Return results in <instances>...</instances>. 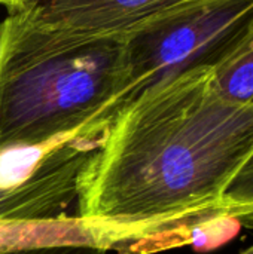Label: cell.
<instances>
[{
  "mask_svg": "<svg viewBox=\"0 0 253 254\" xmlns=\"http://www.w3.org/2000/svg\"><path fill=\"white\" fill-rule=\"evenodd\" d=\"M253 152V109L221 97L212 68L130 100L88 156L76 216L134 235L149 254L197 241L222 217V195Z\"/></svg>",
  "mask_w": 253,
  "mask_h": 254,
  "instance_id": "1",
  "label": "cell"
},
{
  "mask_svg": "<svg viewBox=\"0 0 253 254\" xmlns=\"http://www.w3.org/2000/svg\"><path fill=\"white\" fill-rule=\"evenodd\" d=\"M124 36L72 37L0 24V153L106 129L130 101Z\"/></svg>",
  "mask_w": 253,
  "mask_h": 254,
  "instance_id": "2",
  "label": "cell"
},
{
  "mask_svg": "<svg viewBox=\"0 0 253 254\" xmlns=\"http://www.w3.org/2000/svg\"><path fill=\"white\" fill-rule=\"evenodd\" d=\"M253 25V0H194L125 36L133 100L200 67H215Z\"/></svg>",
  "mask_w": 253,
  "mask_h": 254,
  "instance_id": "3",
  "label": "cell"
},
{
  "mask_svg": "<svg viewBox=\"0 0 253 254\" xmlns=\"http://www.w3.org/2000/svg\"><path fill=\"white\" fill-rule=\"evenodd\" d=\"M103 131L84 129L55 144L21 182L0 186V223H40L66 217L78 198L79 174Z\"/></svg>",
  "mask_w": 253,
  "mask_h": 254,
  "instance_id": "4",
  "label": "cell"
},
{
  "mask_svg": "<svg viewBox=\"0 0 253 254\" xmlns=\"http://www.w3.org/2000/svg\"><path fill=\"white\" fill-rule=\"evenodd\" d=\"M194 0H27L10 10L33 28L72 37L127 36Z\"/></svg>",
  "mask_w": 253,
  "mask_h": 254,
  "instance_id": "5",
  "label": "cell"
},
{
  "mask_svg": "<svg viewBox=\"0 0 253 254\" xmlns=\"http://www.w3.org/2000/svg\"><path fill=\"white\" fill-rule=\"evenodd\" d=\"M212 83L225 100L253 109V25L233 52L212 67Z\"/></svg>",
  "mask_w": 253,
  "mask_h": 254,
  "instance_id": "6",
  "label": "cell"
},
{
  "mask_svg": "<svg viewBox=\"0 0 253 254\" xmlns=\"http://www.w3.org/2000/svg\"><path fill=\"white\" fill-rule=\"evenodd\" d=\"M222 217L253 220V152L228 183L222 201Z\"/></svg>",
  "mask_w": 253,
  "mask_h": 254,
  "instance_id": "7",
  "label": "cell"
},
{
  "mask_svg": "<svg viewBox=\"0 0 253 254\" xmlns=\"http://www.w3.org/2000/svg\"><path fill=\"white\" fill-rule=\"evenodd\" d=\"M25 1L27 0H0V4L6 6L9 9V12H10V10L16 9V7H19L21 4H24Z\"/></svg>",
  "mask_w": 253,
  "mask_h": 254,
  "instance_id": "8",
  "label": "cell"
},
{
  "mask_svg": "<svg viewBox=\"0 0 253 254\" xmlns=\"http://www.w3.org/2000/svg\"><path fill=\"white\" fill-rule=\"evenodd\" d=\"M239 254H253V244L251 246V247H248L246 250H243L242 253H239Z\"/></svg>",
  "mask_w": 253,
  "mask_h": 254,
  "instance_id": "9",
  "label": "cell"
}]
</instances>
